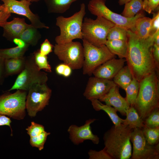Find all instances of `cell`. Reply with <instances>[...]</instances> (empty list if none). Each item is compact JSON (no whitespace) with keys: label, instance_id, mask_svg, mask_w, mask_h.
Wrapping results in <instances>:
<instances>
[{"label":"cell","instance_id":"cell-1","mask_svg":"<svg viewBox=\"0 0 159 159\" xmlns=\"http://www.w3.org/2000/svg\"><path fill=\"white\" fill-rule=\"evenodd\" d=\"M128 50L126 58L133 77L140 82L156 71L153 54L154 44L153 37L141 38L130 30H127Z\"/></svg>","mask_w":159,"mask_h":159},{"label":"cell","instance_id":"cell-2","mask_svg":"<svg viewBox=\"0 0 159 159\" xmlns=\"http://www.w3.org/2000/svg\"><path fill=\"white\" fill-rule=\"evenodd\" d=\"M158 75V73L155 71L139 82V92L133 106L143 121L159 108Z\"/></svg>","mask_w":159,"mask_h":159},{"label":"cell","instance_id":"cell-3","mask_svg":"<svg viewBox=\"0 0 159 159\" xmlns=\"http://www.w3.org/2000/svg\"><path fill=\"white\" fill-rule=\"evenodd\" d=\"M132 129L121 124L114 125L105 132L103 137V150L112 159H129L132 155L130 140Z\"/></svg>","mask_w":159,"mask_h":159},{"label":"cell","instance_id":"cell-4","mask_svg":"<svg viewBox=\"0 0 159 159\" xmlns=\"http://www.w3.org/2000/svg\"><path fill=\"white\" fill-rule=\"evenodd\" d=\"M85 14V5L82 3L79 11L72 16L68 17L60 16L56 18V25L60 30L59 34L55 38L56 44H63L71 42L74 39H83L82 26Z\"/></svg>","mask_w":159,"mask_h":159},{"label":"cell","instance_id":"cell-5","mask_svg":"<svg viewBox=\"0 0 159 159\" xmlns=\"http://www.w3.org/2000/svg\"><path fill=\"white\" fill-rule=\"evenodd\" d=\"M115 25L101 16H97L95 19L86 17L82 26L83 39L97 47L105 45L109 31Z\"/></svg>","mask_w":159,"mask_h":159},{"label":"cell","instance_id":"cell-6","mask_svg":"<svg viewBox=\"0 0 159 159\" xmlns=\"http://www.w3.org/2000/svg\"><path fill=\"white\" fill-rule=\"evenodd\" d=\"M106 0H90L88 9L90 13L97 16L102 17L115 25L130 30H134L135 23L139 18L144 16L143 12H140L134 17L127 18L110 10L105 5Z\"/></svg>","mask_w":159,"mask_h":159},{"label":"cell","instance_id":"cell-7","mask_svg":"<svg viewBox=\"0 0 159 159\" xmlns=\"http://www.w3.org/2000/svg\"><path fill=\"white\" fill-rule=\"evenodd\" d=\"M48 80L47 73L39 70L35 63L33 54L26 58L24 68L8 91L15 90L27 91L34 84L46 83Z\"/></svg>","mask_w":159,"mask_h":159},{"label":"cell","instance_id":"cell-8","mask_svg":"<svg viewBox=\"0 0 159 159\" xmlns=\"http://www.w3.org/2000/svg\"><path fill=\"white\" fill-rule=\"evenodd\" d=\"M82 40L84 58L82 67L84 74L91 76L98 67L115 57L105 44L97 47L84 39Z\"/></svg>","mask_w":159,"mask_h":159},{"label":"cell","instance_id":"cell-9","mask_svg":"<svg viewBox=\"0 0 159 159\" xmlns=\"http://www.w3.org/2000/svg\"><path fill=\"white\" fill-rule=\"evenodd\" d=\"M26 91L18 90L15 92L6 93L0 96V114L21 120L26 115Z\"/></svg>","mask_w":159,"mask_h":159},{"label":"cell","instance_id":"cell-10","mask_svg":"<svg viewBox=\"0 0 159 159\" xmlns=\"http://www.w3.org/2000/svg\"><path fill=\"white\" fill-rule=\"evenodd\" d=\"M54 52L59 59L70 67L72 69L82 67L84 55L83 46L78 42L61 44H56Z\"/></svg>","mask_w":159,"mask_h":159},{"label":"cell","instance_id":"cell-11","mask_svg":"<svg viewBox=\"0 0 159 159\" xmlns=\"http://www.w3.org/2000/svg\"><path fill=\"white\" fill-rule=\"evenodd\" d=\"M28 91L26 109L29 116L34 117L49 104L52 91L46 83L34 84Z\"/></svg>","mask_w":159,"mask_h":159},{"label":"cell","instance_id":"cell-12","mask_svg":"<svg viewBox=\"0 0 159 159\" xmlns=\"http://www.w3.org/2000/svg\"><path fill=\"white\" fill-rule=\"evenodd\" d=\"M132 144V159H159V144L154 145L148 143L142 128L132 129L130 136Z\"/></svg>","mask_w":159,"mask_h":159},{"label":"cell","instance_id":"cell-13","mask_svg":"<svg viewBox=\"0 0 159 159\" xmlns=\"http://www.w3.org/2000/svg\"><path fill=\"white\" fill-rule=\"evenodd\" d=\"M3 4L10 13L24 16L30 21L31 24L37 28L48 29L49 27L41 21L39 16L33 13L30 8L31 2L28 0H1Z\"/></svg>","mask_w":159,"mask_h":159},{"label":"cell","instance_id":"cell-14","mask_svg":"<svg viewBox=\"0 0 159 159\" xmlns=\"http://www.w3.org/2000/svg\"><path fill=\"white\" fill-rule=\"evenodd\" d=\"M116 85L112 80L91 77L88 80L83 95L90 100H99Z\"/></svg>","mask_w":159,"mask_h":159},{"label":"cell","instance_id":"cell-15","mask_svg":"<svg viewBox=\"0 0 159 159\" xmlns=\"http://www.w3.org/2000/svg\"><path fill=\"white\" fill-rule=\"evenodd\" d=\"M96 120L95 119L87 120L85 124L80 126L74 125H70L67 131L71 141L74 144L78 145L85 140H90L94 144H98L100 138L97 135L93 133L90 126V124Z\"/></svg>","mask_w":159,"mask_h":159},{"label":"cell","instance_id":"cell-16","mask_svg":"<svg viewBox=\"0 0 159 159\" xmlns=\"http://www.w3.org/2000/svg\"><path fill=\"white\" fill-rule=\"evenodd\" d=\"M126 62L125 58H112L96 68L92 74L97 77L112 80L120 70L124 66Z\"/></svg>","mask_w":159,"mask_h":159},{"label":"cell","instance_id":"cell-17","mask_svg":"<svg viewBox=\"0 0 159 159\" xmlns=\"http://www.w3.org/2000/svg\"><path fill=\"white\" fill-rule=\"evenodd\" d=\"M99 100L113 107L122 116L126 115V111L130 107L125 98L120 93L119 86L117 85L112 87Z\"/></svg>","mask_w":159,"mask_h":159},{"label":"cell","instance_id":"cell-18","mask_svg":"<svg viewBox=\"0 0 159 159\" xmlns=\"http://www.w3.org/2000/svg\"><path fill=\"white\" fill-rule=\"evenodd\" d=\"M31 25L27 24L24 18L14 17L11 21H6L1 27L4 30L3 36L12 41L15 38H18L27 28Z\"/></svg>","mask_w":159,"mask_h":159},{"label":"cell","instance_id":"cell-19","mask_svg":"<svg viewBox=\"0 0 159 159\" xmlns=\"http://www.w3.org/2000/svg\"><path fill=\"white\" fill-rule=\"evenodd\" d=\"M90 101L93 108L96 111L102 110L106 112L115 126L120 125L123 119L120 118L117 113V110L113 107L103 104L98 99H92Z\"/></svg>","mask_w":159,"mask_h":159},{"label":"cell","instance_id":"cell-20","mask_svg":"<svg viewBox=\"0 0 159 159\" xmlns=\"http://www.w3.org/2000/svg\"><path fill=\"white\" fill-rule=\"evenodd\" d=\"M26 59V58L24 56L20 58L5 59V75H11L20 73L24 67Z\"/></svg>","mask_w":159,"mask_h":159},{"label":"cell","instance_id":"cell-21","mask_svg":"<svg viewBox=\"0 0 159 159\" xmlns=\"http://www.w3.org/2000/svg\"><path fill=\"white\" fill-rule=\"evenodd\" d=\"M110 52L119 58L126 59L127 52V41L120 40H107L105 44Z\"/></svg>","mask_w":159,"mask_h":159},{"label":"cell","instance_id":"cell-22","mask_svg":"<svg viewBox=\"0 0 159 159\" xmlns=\"http://www.w3.org/2000/svg\"><path fill=\"white\" fill-rule=\"evenodd\" d=\"M49 13L62 14L67 11L72 4L79 0H44Z\"/></svg>","mask_w":159,"mask_h":159},{"label":"cell","instance_id":"cell-23","mask_svg":"<svg viewBox=\"0 0 159 159\" xmlns=\"http://www.w3.org/2000/svg\"><path fill=\"white\" fill-rule=\"evenodd\" d=\"M126 117L123 119L122 124L128 126L131 129L142 128L145 125L143 121L133 106H131L126 112Z\"/></svg>","mask_w":159,"mask_h":159},{"label":"cell","instance_id":"cell-24","mask_svg":"<svg viewBox=\"0 0 159 159\" xmlns=\"http://www.w3.org/2000/svg\"><path fill=\"white\" fill-rule=\"evenodd\" d=\"M133 77L130 69L127 65L120 70L112 80L115 84L124 90L131 82Z\"/></svg>","mask_w":159,"mask_h":159},{"label":"cell","instance_id":"cell-25","mask_svg":"<svg viewBox=\"0 0 159 159\" xmlns=\"http://www.w3.org/2000/svg\"><path fill=\"white\" fill-rule=\"evenodd\" d=\"M152 19L143 16L138 18L136 21L134 30L133 32L141 38H145L149 36Z\"/></svg>","mask_w":159,"mask_h":159},{"label":"cell","instance_id":"cell-26","mask_svg":"<svg viewBox=\"0 0 159 159\" xmlns=\"http://www.w3.org/2000/svg\"><path fill=\"white\" fill-rule=\"evenodd\" d=\"M38 29L31 24L18 38L21 39L29 45L35 46L41 37Z\"/></svg>","mask_w":159,"mask_h":159},{"label":"cell","instance_id":"cell-27","mask_svg":"<svg viewBox=\"0 0 159 159\" xmlns=\"http://www.w3.org/2000/svg\"><path fill=\"white\" fill-rule=\"evenodd\" d=\"M143 0H131L125 4L121 15L127 18L134 17L143 10Z\"/></svg>","mask_w":159,"mask_h":159},{"label":"cell","instance_id":"cell-28","mask_svg":"<svg viewBox=\"0 0 159 159\" xmlns=\"http://www.w3.org/2000/svg\"><path fill=\"white\" fill-rule=\"evenodd\" d=\"M139 82L133 77L131 82L125 89L126 100L130 106H134L139 92Z\"/></svg>","mask_w":159,"mask_h":159},{"label":"cell","instance_id":"cell-29","mask_svg":"<svg viewBox=\"0 0 159 159\" xmlns=\"http://www.w3.org/2000/svg\"><path fill=\"white\" fill-rule=\"evenodd\" d=\"M127 30L125 28L115 25L109 31L107 40L116 39L127 41Z\"/></svg>","mask_w":159,"mask_h":159},{"label":"cell","instance_id":"cell-30","mask_svg":"<svg viewBox=\"0 0 159 159\" xmlns=\"http://www.w3.org/2000/svg\"><path fill=\"white\" fill-rule=\"evenodd\" d=\"M28 48H21L18 46L10 48L0 49V54L4 59L21 57Z\"/></svg>","mask_w":159,"mask_h":159},{"label":"cell","instance_id":"cell-31","mask_svg":"<svg viewBox=\"0 0 159 159\" xmlns=\"http://www.w3.org/2000/svg\"><path fill=\"white\" fill-rule=\"evenodd\" d=\"M142 129L143 135L148 144L154 145L159 143V128H150L145 126Z\"/></svg>","mask_w":159,"mask_h":159},{"label":"cell","instance_id":"cell-32","mask_svg":"<svg viewBox=\"0 0 159 159\" xmlns=\"http://www.w3.org/2000/svg\"><path fill=\"white\" fill-rule=\"evenodd\" d=\"M33 55L35 63L39 70L43 69L47 72H52V68L48 61L47 56L42 54L39 50L35 52Z\"/></svg>","mask_w":159,"mask_h":159},{"label":"cell","instance_id":"cell-33","mask_svg":"<svg viewBox=\"0 0 159 159\" xmlns=\"http://www.w3.org/2000/svg\"><path fill=\"white\" fill-rule=\"evenodd\" d=\"M145 126L150 128H159V108L151 113L143 120Z\"/></svg>","mask_w":159,"mask_h":159},{"label":"cell","instance_id":"cell-34","mask_svg":"<svg viewBox=\"0 0 159 159\" xmlns=\"http://www.w3.org/2000/svg\"><path fill=\"white\" fill-rule=\"evenodd\" d=\"M50 134V132L45 131L36 136L30 137V144L32 147L37 148L41 150L43 149L47 138Z\"/></svg>","mask_w":159,"mask_h":159},{"label":"cell","instance_id":"cell-35","mask_svg":"<svg viewBox=\"0 0 159 159\" xmlns=\"http://www.w3.org/2000/svg\"><path fill=\"white\" fill-rule=\"evenodd\" d=\"M30 137L36 136L45 131L44 126L42 125L32 122L30 126L26 129Z\"/></svg>","mask_w":159,"mask_h":159},{"label":"cell","instance_id":"cell-36","mask_svg":"<svg viewBox=\"0 0 159 159\" xmlns=\"http://www.w3.org/2000/svg\"><path fill=\"white\" fill-rule=\"evenodd\" d=\"M88 154L89 159H112L103 149L99 151L90 150Z\"/></svg>","mask_w":159,"mask_h":159},{"label":"cell","instance_id":"cell-37","mask_svg":"<svg viewBox=\"0 0 159 159\" xmlns=\"http://www.w3.org/2000/svg\"><path fill=\"white\" fill-rule=\"evenodd\" d=\"M72 69L70 67L64 63L57 65L55 69L57 74L65 77H68L71 75Z\"/></svg>","mask_w":159,"mask_h":159},{"label":"cell","instance_id":"cell-38","mask_svg":"<svg viewBox=\"0 0 159 159\" xmlns=\"http://www.w3.org/2000/svg\"><path fill=\"white\" fill-rule=\"evenodd\" d=\"M159 30V11L153 13L149 36H153Z\"/></svg>","mask_w":159,"mask_h":159},{"label":"cell","instance_id":"cell-39","mask_svg":"<svg viewBox=\"0 0 159 159\" xmlns=\"http://www.w3.org/2000/svg\"><path fill=\"white\" fill-rule=\"evenodd\" d=\"M54 47L49 40L46 39L41 44L39 51L42 54L47 56L52 52Z\"/></svg>","mask_w":159,"mask_h":159},{"label":"cell","instance_id":"cell-40","mask_svg":"<svg viewBox=\"0 0 159 159\" xmlns=\"http://www.w3.org/2000/svg\"><path fill=\"white\" fill-rule=\"evenodd\" d=\"M11 15L3 4L0 5V26L7 21Z\"/></svg>","mask_w":159,"mask_h":159},{"label":"cell","instance_id":"cell-41","mask_svg":"<svg viewBox=\"0 0 159 159\" xmlns=\"http://www.w3.org/2000/svg\"><path fill=\"white\" fill-rule=\"evenodd\" d=\"M159 4V0H150L143 10L150 14L158 7Z\"/></svg>","mask_w":159,"mask_h":159},{"label":"cell","instance_id":"cell-42","mask_svg":"<svg viewBox=\"0 0 159 159\" xmlns=\"http://www.w3.org/2000/svg\"><path fill=\"white\" fill-rule=\"evenodd\" d=\"M153 54L157 71L159 70V45L154 44L153 48Z\"/></svg>","mask_w":159,"mask_h":159},{"label":"cell","instance_id":"cell-43","mask_svg":"<svg viewBox=\"0 0 159 159\" xmlns=\"http://www.w3.org/2000/svg\"><path fill=\"white\" fill-rule=\"evenodd\" d=\"M11 121L10 118L5 115L0 114V126L7 125L9 127L11 130V135L12 134V130L11 126Z\"/></svg>","mask_w":159,"mask_h":159},{"label":"cell","instance_id":"cell-44","mask_svg":"<svg viewBox=\"0 0 159 159\" xmlns=\"http://www.w3.org/2000/svg\"><path fill=\"white\" fill-rule=\"evenodd\" d=\"M12 41L17 46L21 48H28L29 45L19 38H14Z\"/></svg>","mask_w":159,"mask_h":159},{"label":"cell","instance_id":"cell-45","mask_svg":"<svg viewBox=\"0 0 159 159\" xmlns=\"http://www.w3.org/2000/svg\"><path fill=\"white\" fill-rule=\"evenodd\" d=\"M4 60L2 58L0 54V84L3 82L5 75L4 69Z\"/></svg>","mask_w":159,"mask_h":159},{"label":"cell","instance_id":"cell-46","mask_svg":"<svg viewBox=\"0 0 159 159\" xmlns=\"http://www.w3.org/2000/svg\"><path fill=\"white\" fill-rule=\"evenodd\" d=\"M152 37L154 44L159 45V30L156 32Z\"/></svg>","mask_w":159,"mask_h":159},{"label":"cell","instance_id":"cell-47","mask_svg":"<svg viewBox=\"0 0 159 159\" xmlns=\"http://www.w3.org/2000/svg\"><path fill=\"white\" fill-rule=\"evenodd\" d=\"M131 0H119L118 3L120 5H122L125 4L126 3L129 1Z\"/></svg>","mask_w":159,"mask_h":159},{"label":"cell","instance_id":"cell-48","mask_svg":"<svg viewBox=\"0 0 159 159\" xmlns=\"http://www.w3.org/2000/svg\"><path fill=\"white\" fill-rule=\"evenodd\" d=\"M150 0H143V10L145 8L147 4Z\"/></svg>","mask_w":159,"mask_h":159},{"label":"cell","instance_id":"cell-49","mask_svg":"<svg viewBox=\"0 0 159 159\" xmlns=\"http://www.w3.org/2000/svg\"><path fill=\"white\" fill-rule=\"evenodd\" d=\"M30 2H37L39 1L40 0H28Z\"/></svg>","mask_w":159,"mask_h":159}]
</instances>
